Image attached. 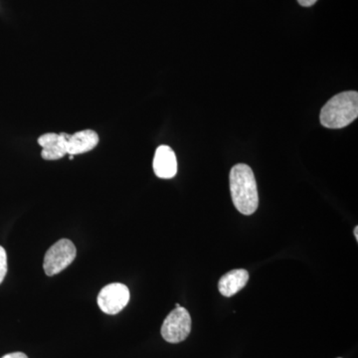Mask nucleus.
<instances>
[{"label":"nucleus","instance_id":"1","mask_svg":"<svg viewBox=\"0 0 358 358\" xmlns=\"http://www.w3.org/2000/svg\"><path fill=\"white\" fill-rule=\"evenodd\" d=\"M230 192L233 204L244 215H251L259 205L258 188L251 167L240 164L230 171Z\"/></svg>","mask_w":358,"mask_h":358},{"label":"nucleus","instance_id":"2","mask_svg":"<svg viewBox=\"0 0 358 358\" xmlns=\"http://www.w3.org/2000/svg\"><path fill=\"white\" fill-rule=\"evenodd\" d=\"M358 115L357 92L348 91L333 96L320 112V124L327 129H343Z\"/></svg>","mask_w":358,"mask_h":358},{"label":"nucleus","instance_id":"3","mask_svg":"<svg viewBox=\"0 0 358 358\" xmlns=\"http://www.w3.org/2000/svg\"><path fill=\"white\" fill-rule=\"evenodd\" d=\"M77 250L72 241L61 239L51 246L44 257V271L47 275H55L65 270L76 258Z\"/></svg>","mask_w":358,"mask_h":358},{"label":"nucleus","instance_id":"4","mask_svg":"<svg viewBox=\"0 0 358 358\" xmlns=\"http://www.w3.org/2000/svg\"><path fill=\"white\" fill-rule=\"evenodd\" d=\"M192 331V317L186 308H176L167 315L162 327V338L167 343H178L185 341Z\"/></svg>","mask_w":358,"mask_h":358},{"label":"nucleus","instance_id":"5","mask_svg":"<svg viewBox=\"0 0 358 358\" xmlns=\"http://www.w3.org/2000/svg\"><path fill=\"white\" fill-rule=\"evenodd\" d=\"M131 294L126 285L114 282L101 289L98 305L107 315H117L128 305Z\"/></svg>","mask_w":358,"mask_h":358},{"label":"nucleus","instance_id":"6","mask_svg":"<svg viewBox=\"0 0 358 358\" xmlns=\"http://www.w3.org/2000/svg\"><path fill=\"white\" fill-rule=\"evenodd\" d=\"M68 134H42L38 143L42 148L41 157L46 160H57L67 155Z\"/></svg>","mask_w":358,"mask_h":358},{"label":"nucleus","instance_id":"7","mask_svg":"<svg viewBox=\"0 0 358 358\" xmlns=\"http://www.w3.org/2000/svg\"><path fill=\"white\" fill-rule=\"evenodd\" d=\"M154 171L157 178L171 179L178 173V159L173 148L169 145H160L155 150Z\"/></svg>","mask_w":358,"mask_h":358},{"label":"nucleus","instance_id":"8","mask_svg":"<svg viewBox=\"0 0 358 358\" xmlns=\"http://www.w3.org/2000/svg\"><path fill=\"white\" fill-rule=\"evenodd\" d=\"M98 134L92 129L77 131L74 134H68L67 155H77L91 152L98 145Z\"/></svg>","mask_w":358,"mask_h":358},{"label":"nucleus","instance_id":"9","mask_svg":"<svg viewBox=\"0 0 358 358\" xmlns=\"http://www.w3.org/2000/svg\"><path fill=\"white\" fill-rule=\"evenodd\" d=\"M249 273L244 268L230 271L223 275L218 282V289L224 296H232L246 286Z\"/></svg>","mask_w":358,"mask_h":358},{"label":"nucleus","instance_id":"10","mask_svg":"<svg viewBox=\"0 0 358 358\" xmlns=\"http://www.w3.org/2000/svg\"><path fill=\"white\" fill-rule=\"evenodd\" d=\"M7 273V255L3 247L0 246V284L3 282Z\"/></svg>","mask_w":358,"mask_h":358},{"label":"nucleus","instance_id":"11","mask_svg":"<svg viewBox=\"0 0 358 358\" xmlns=\"http://www.w3.org/2000/svg\"><path fill=\"white\" fill-rule=\"evenodd\" d=\"M1 358H28L27 355L23 352H13L8 353V355H4Z\"/></svg>","mask_w":358,"mask_h":358},{"label":"nucleus","instance_id":"12","mask_svg":"<svg viewBox=\"0 0 358 358\" xmlns=\"http://www.w3.org/2000/svg\"><path fill=\"white\" fill-rule=\"evenodd\" d=\"M317 1V0H298L299 3H300L301 6L305 7L312 6Z\"/></svg>","mask_w":358,"mask_h":358},{"label":"nucleus","instance_id":"13","mask_svg":"<svg viewBox=\"0 0 358 358\" xmlns=\"http://www.w3.org/2000/svg\"><path fill=\"white\" fill-rule=\"evenodd\" d=\"M358 227L357 226V227H355V231H353V233H355V238H357V241H358Z\"/></svg>","mask_w":358,"mask_h":358},{"label":"nucleus","instance_id":"14","mask_svg":"<svg viewBox=\"0 0 358 358\" xmlns=\"http://www.w3.org/2000/svg\"><path fill=\"white\" fill-rule=\"evenodd\" d=\"M176 308H179V307H181V306H180V305H179V303H176Z\"/></svg>","mask_w":358,"mask_h":358}]
</instances>
